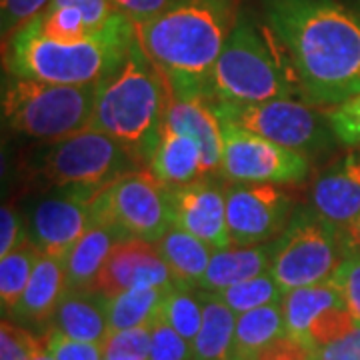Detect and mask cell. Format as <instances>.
Wrapping results in <instances>:
<instances>
[{
	"label": "cell",
	"instance_id": "cell-11",
	"mask_svg": "<svg viewBox=\"0 0 360 360\" xmlns=\"http://www.w3.org/2000/svg\"><path fill=\"white\" fill-rule=\"evenodd\" d=\"M224 155L220 176L226 182L298 184L310 174L309 156L262 139L255 132L222 122Z\"/></svg>",
	"mask_w": 360,
	"mask_h": 360
},
{
	"label": "cell",
	"instance_id": "cell-28",
	"mask_svg": "<svg viewBox=\"0 0 360 360\" xmlns=\"http://www.w3.org/2000/svg\"><path fill=\"white\" fill-rule=\"evenodd\" d=\"M39 258L40 250L28 240L14 248L13 252L0 257V304L4 316H11L18 307Z\"/></svg>",
	"mask_w": 360,
	"mask_h": 360
},
{
	"label": "cell",
	"instance_id": "cell-19",
	"mask_svg": "<svg viewBox=\"0 0 360 360\" xmlns=\"http://www.w3.org/2000/svg\"><path fill=\"white\" fill-rule=\"evenodd\" d=\"M51 328L77 340L104 345L110 335L106 296L96 290H66L52 314Z\"/></svg>",
	"mask_w": 360,
	"mask_h": 360
},
{
	"label": "cell",
	"instance_id": "cell-32",
	"mask_svg": "<svg viewBox=\"0 0 360 360\" xmlns=\"http://www.w3.org/2000/svg\"><path fill=\"white\" fill-rule=\"evenodd\" d=\"M148 360H194L193 345L168 324L156 316L150 324V352Z\"/></svg>",
	"mask_w": 360,
	"mask_h": 360
},
{
	"label": "cell",
	"instance_id": "cell-6",
	"mask_svg": "<svg viewBox=\"0 0 360 360\" xmlns=\"http://www.w3.org/2000/svg\"><path fill=\"white\" fill-rule=\"evenodd\" d=\"M144 168L122 142L86 129L56 142H40L26 156L22 172L30 186L54 191L63 186L104 188L112 180Z\"/></svg>",
	"mask_w": 360,
	"mask_h": 360
},
{
	"label": "cell",
	"instance_id": "cell-15",
	"mask_svg": "<svg viewBox=\"0 0 360 360\" xmlns=\"http://www.w3.org/2000/svg\"><path fill=\"white\" fill-rule=\"evenodd\" d=\"M172 286L170 270L156 246L139 238H129L116 246L106 260L94 290L110 298L130 288L170 290Z\"/></svg>",
	"mask_w": 360,
	"mask_h": 360
},
{
	"label": "cell",
	"instance_id": "cell-35",
	"mask_svg": "<svg viewBox=\"0 0 360 360\" xmlns=\"http://www.w3.org/2000/svg\"><path fill=\"white\" fill-rule=\"evenodd\" d=\"M326 115L336 142L352 148L360 146V92L342 104L328 108Z\"/></svg>",
	"mask_w": 360,
	"mask_h": 360
},
{
	"label": "cell",
	"instance_id": "cell-23",
	"mask_svg": "<svg viewBox=\"0 0 360 360\" xmlns=\"http://www.w3.org/2000/svg\"><path fill=\"white\" fill-rule=\"evenodd\" d=\"M347 307L342 296L330 281L312 286H300L283 296L286 335L296 338L310 350V330L324 312ZM312 352V350H310Z\"/></svg>",
	"mask_w": 360,
	"mask_h": 360
},
{
	"label": "cell",
	"instance_id": "cell-38",
	"mask_svg": "<svg viewBox=\"0 0 360 360\" xmlns=\"http://www.w3.org/2000/svg\"><path fill=\"white\" fill-rule=\"evenodd\" d=\"M309 360H360V324L345 336L312 350Z\"/></svg>",
	"mask_w": 360,
	"mask_h": 360
},
{
	"label": "cell",
	"instance_id": "cell-31",
	"mask_svg": "<svg viewBox=\"0 0 360 360\" xmlns=\"http://www.w3.org/2000/svg\"><path fill=\"white\" fill-rule=\"evenodd\" d=\"M150 324L110 333L104 342V360H148Z\"/></svg>",
	"mask_w": 360,
	"mask_h": 360
},
{
	"label": "cell",
	"instance_id": "cell-37",
	"mask_svg": "<svg viewBox=\"0 0 360 360\" xmlns=\"http://www.w3.org/2000/svg\"><path fill=\"white\" fill-rule=\"evenodd\" d=\"M51 0H0V28L2 39H11L16 30L34 20Z\"/></svg>",
	"mask_w": 360,
	"mask_h": 360
},
{
	"label": "cell",
	"instance_id": "cell-30",
	"mask_svg": "<svg viewBox=\"0 0 360 360\" xmlns=\"http://www.w3.org/2000/svg\"><path fill=\"white\" fill-rule=\"evenodd\" d=\"M214 295L219 296L234 314H243V312L260 309L266 304L283 302L284 292L278 283L274 281V276L270 272H264L260 276L248 278L245 283L232 284Z\"/></svg>",
	"mask_w": 360,
	"mask_h": 360
},
{
	"label": "cell",
	"instance_id": "cell-18",
	"mask_svg": "<svg viewBox=\"0 0 360 360\" xmlns=\"http://www.w3.org/2000/svg\"><path fill=\"white\" fill-rule=\"evenodd\" d=\"M124 240H129V234L120 229L92 222V226L63 258L68 290H94L106 260Z\"/></svg>",
	"mask_w": 360,
	"mask_h": 360
},
{
	"label": "cell",
	"instance_id": "cell-3",
	"mask_svg": "<svg viewBox=\"0 0 360 360\" xmlns=\"http://www.w3.org/2000/svg\"><path fill=\"white\" fill-rule=\"evenodd\" d=\"M136 25L118 13L108 25L78 40L44 37L32 22L8 39L6 72L52 84H98L124 63L136 44Z\"/></svg>",
	"mask_w": 360,
	"mask_h": 360
},
{
	"label": "cell",
	"instance_id": "cell-2",
	"mask_svg": "<svg viewBox=\"0 0 360 360\" xmlns=\"http://www.w3.org/2000/svg\"><path fill=\"white\" fill-rule=\"evenodd\" d=\"M236 16V0H172L162 13L136 25V39L174 96H214L210 78Z\"/></svg>",
	"mask_w": 360,
	"mask_h": 360
},
{
	"label": "cell",
	"instance_id": "cell-4",
	"mask_svg": "<svg viewBox=\"0 0 360 360\" xmlns=\"http://www.w3.org/2000/svg\"><path fill=\"white\" fill-rule=\"evenodd\" d=\"M168 103L167 77L136 40L124 63L98 82L90 129L122 142L148 168L165 127Z\"/></svg>",
	"mask_w": 360,
	"mask_h": 360
},
{
	"label": "cell",
	"instance_id": "cell-8",
	"mask_svg": "<svg viewBox=\"0 0 360 360\" xmlns=\"http://www.w3.org/2000/svg\"><path fill=\"white\" fill-rule=\"evenodd\" d=\"M222 122L255 132L304 156L322 155L335 144L326 108L302 98H276L258 104H232L212 98Z\"/></svg>",
	"mask_w": 360,
	"mask_h": 360
},
{
	"label": "cell",
	"instance_id": "cell-20",
	"mask_svg": "<svg viewBox=\"0 0 360 360\" xmlns=\"http://www.w3.org/2000/svg\"><path fill=\"white\" fill-rule=\"evenodd\" d=\"M66 290L68 286H66L65 260L40 255L34 272L30 276V283L26 286L18 307L11 314V319L32 326L51 324L52 314Z\"/></svg>",
	"mask_w": 360,
	"mask_h": 360
},
{
	"label": "cell",
	"instance_id": "cell-22",
	"mask_svg": "<svg viewBox=\"0 0 360 360\" xmlns=\"http://www.w3.org/2000/svg\"><path fill=\"white\" fill-rule=\"evenodd\" d=\"M274 240L255 246H234L214 250L198 290L220 292L232 284L245 283L270 270Z\"/></svg>",
	"mask_w": 360,
	"mask_h": 360
},
{
	"label": "cell",
	"instance_id": "cell-36",
	"mask_svg": "<svg viewBox=\"0 0 360 360\" xmlns=\"http://www.w3.org/2000/svg\"><path fill=\"white\" fill-rule=\"evenodd\" d=\"M42 345L54 360H104V345L77 340L52 328Z\"/></svg>",
	"mask_w": 360,
	"mask_h": 360
},
{
	"label": "cell",
	"instance_id": "cell-25",
	"mask_svg": "<svg viewBox=\"0 0 360 360\" xmlns=\"http://www.w3.org/2000/svg\"><path fill=\"white\" fill-rule=\"evenodd\" d=\"M202 292V324L194 338V360H232L236 316L214 292Z\"/></svg>",
	"mask_w": 360,
	"mask_h": 360
},
{
	"label": "cell",
	"instance_id": "cell-24",
	"mask_svg": "<svg viewBox=\"0 0 360 360\" xmlns=\"http://www.w3.org/2000/svg\"><path fill=\"white\" fill-rule=\"evenodd\" d=\"M156 250L167 262L172 283L184 288H198L210 264L214 248L179 226H170L156 243Z\"/></svg>",
	"mask_w": 360,
	"mask_h": 360
},
{
	"label": "cell",
	"instance_id": "cell-33",
	"mask_svg": "<svg viewBox=\"0 0 360 360\" xmlns=\"http://www.w3.org/2000/svg\"><path fill=\"white\" fill-rule=\"evenodd\" d=\"M330 283L338 288L352 321L360 324V252H348L340 260Z\"/></svg>",
	"mask_w": 360,
	"mask_h": 360
},
{
	"label": "cell",
	"instance_id": "cell-43",
	"mask_svg": "<svg viewBox=\"0 0 360 360\" xmlns=\"http://www.w3.org/2000/svg\"><path fill=\"white\" fill-rule=\"evenodd\" d=\"M34 360H54V359H52V356H49V354H46V350L42 348V350H40L39 354L34 356Z\"/></svg>",
	"mask_w": 360,
	"mask_h": 360
},
{
	"label": "cell",
	"instance_id": "cell-1",
	"mask_svg": "<svg viewBox=\"0 0 360 360\" xmlns=\"http://www.w3.org/2000/svg\"><path fill=\"white\" fill-rule=\"evenodd\" d=\"M272 39L307 103L333 108L360 92V6L345 0H266Z\"/></svg>",
	"mask_w": 360,
	"mask_h": 360
},
{
	"label": "cell",
	"instance_id": "cell-40",
	"mask_svg": "<svg viewBox=\"0 0 360 360\" xmlns=\"http://www.w3.org/2000/svg\"><path fill=\"white\" fill-rule=\"evenodd\" d=\"M310 350L292 336L284 335L274 345H270L264 352L258 354L257 360H309Z\"/></svg>",
	"mask_w": 360,
	"mask_h": 360
},
{
	"label": "cell",
	"instance_id": "cell-17",
	"mask_svg": "<svg viewBox=\"0 0 360 360\" xmlns=\"http://www.w3.org/2000/svg\"><path fill=\"white\" fill-rule=\"evenodd\" d=\"M212 98L214 96H205V94L174 96L170 92L165 124L198 142L205 160V174L220 176L224 141H222V124L219 115L214 112Z\"/></svg>",
	"mask_w": 360,
	"mask_h": 360
},
{
	"label": "cell",
	"instance_id": "cell-29",
	"mask_svg": "<svg viewBox=\"0 0 360 360\" xmlns=\"http://www.w3.org/2000/svg\"><path fill=\"white\" fill-rule=\"evenodd\" d=\"M202 292L198 288H184L174 284L165 295L160 319L167 321L182 338L193 345L202 324Z\"/></svg>",
	"mask_w": 360,
	"mask_h": 360
},
{
	"label": "cell",
	"instance_id": "cell-16",
	"mask_svg": "<svg viewBox=\"0 0 360 360\" xmlns=\"http://www.w3.org/2000/svg\"><path fill=\"white\" fill-rule=\"evenodd\" d=\"M310 208L338 231L359 219L360 153L338 156L316 174L310 186Z\"/></svg>",
	"mask_w": 360,
	"mask_h": 360
},
{
	"label": "cell",
	"instance_id": "cell-42",
	"mask_svg": "<svg viewBox=\"0 0 360 360\" xmlns=\"http://www.w3.org/2000/svg\"><path fill=\"white\" fill-rule=\"evenodd\" d=\"M342 234V245L348 252H360V217L354 222H350L347 229L340 231Z\"/></svg>",
	"mask_w": 360,
	"mask_h": 360
},
{
	"label": "cell",
	"instance_id": "cell-26",
	"mask_svg": "<svg viewBox=\"0 0 360 360\" xmlns=\"http://www.w3.org/2000/svg\"><path fill=\"white\" fill-rule=\"evenodd\" d=\"M286 335L283 302L266 304L236 316L234 354L232 359L257 360L270 345Z\"/></svg>",
	"mask_w": 360,
	"mask_h": 360
},
{
	"label": "cell",
	"instance_id": "cell-7",
	"mask_svg": "<svg viewBox=\"0 0 360 360\" xmlns=\"http://www.w3.org/2000/svg\"><path fill=\"white\" fill-rule=\"evenodd\" d=\"M96 86L52 84L6 72L2 80V118L6 127L32 141H63L90 129Z\"/></svg>",
	"mask_w": 360,
	"mask_h": 360
},
{
	"label": "cell",
	"instance_id": "cell-21",
	"mask_svg": "<svg viewBox=\"0 0 360 360\" xmlns=\"http://www.w3.org/2000/svg\"><path fill=\"white\" fill-rule=\"evenodd\" d=\"M148 168L170 188H180L196 180L208 179L198 142L167 124L160 130V139Z\"/></svg>",
	"mask_w": 360,
	"mask_h": 360
},
{
	"label": "cell",
	"instance_id": "cell-41",
	"mask_svg": "<svg viewBox=\"0 0 360 360\" xmlns=\"http://www.w3.org/2000/svg\"><path fill=\"white\" fill-rule=\"evenodd\" d=\"M115 2L134 25H141L150 20L158 13H162L172 0H115Z\"/></svg>",
	"mask_w": 360,
	"mask_h": 360
},
{
	"label": "cell",
	"instance_id": "cell-27",
	"mask_svg": "<svg viewBox=\"0 0 360 360\" xmlns=\"http://www.w3.org/2000/svg\"><path fill=\"white\" fill-rule=\"evenodd\" d=\"M168 290L162 288H130L106 298L110 333L146 326L156 321Z\"/></svg>",
	"mask_w": 360,
	"mask_h": 360
},
{
	"label": "cell",
	"instance_id": "cell-10",
	"mask_svg": "<svg viewBox=\"0 0 360 360\" xmlns=\"http://www.w3.org/2000/svg\"><path fill=\"white\" fill-rule=\"evenodd\" d=\"M92 222L110 224L129 238L156 245L174 226L172 188L150 168H136L98 191L92 202Z\"/></svg>",
	"mask_w": 360,
	"mask_h": 360
},
{
	"label": "cell",
	"instance_id": "cell-39",
	"mask_svg": "<svg viewBox=\"0 0 360 360\" xmlns=\"http://www.w3.org/2000/svg\"><path fill=\"white\" fill-rule=\"evenodd\" d=\"M25 240V220L13 205H4L0 210V257L13 252Z\"/></svg>",
	"mask_w": 360,
	"mask_h": 360
},
{
	"label": "cell",
	"instance_id": "cell-9",
	"mask_svg": "<svg viewBox=\"0 0 360 360\" xmlns=\"http://www.w3.org/2000/svg\"><path fill=\"white\" fill-rule=\"evenodd\" d=\"M347 257L342 234L312 208H296L290 222L274 240L270 274L283 292L330 281Z\"/></svg>",
	"mask_w": 360,
	"mask_h": 360
},
{
	"label": "cell",
	"instance_id": "cell-14",
	"mask_svg": "<svg viewBox=\"0 0 360 360\" xmlns=\"http://www.w3.org/2000/svg\"><path fill=\"white\" fill-rule=\"evenodd\" d=\"M174 226L191 232L214 250L231 248V232L226 220V180L208 176L172 188Z\"/></svg>",
	"mask_w": 360,
	"mask_h": 360
},
{
	"label": "cell",
	"instance_id": "cell-44",
	"mask_svg": "<svg viewBox=\"0 0 360 360\" xmlns=\"http://www.w3.org/2000/svg\"><path fill=\"white\" fill-rule=\"evenodd\" d=\"M354 4H356V6H360V0H354Z\"/></svg>",
	"mask_w": 360,
	"mask_h": 360
},
{
	"label": "cell",
	"instance_id": "cell-5",
	"mask_svg": "<svg viewBox=\"0 0 360 360\" xmlns=\"http://www.w3.org/2000/svg\"><path fill=\"white\" fill-rule=\"evenodd\" d=\"M210 86L214 98L232 104L302 98L295 75L270 30H260L245 11H238L231 37L212 70Z\"/></svg>",
	"mask_w": 360,
	"mask_h": 360
},
{
	"label": "cell",
	"instance_id": "cell-45",
	"mask_svg": "<svg viewBox=\"0 0 360 360\" xmlns=\"http://www.w3.org/2000/svg\"><path fill=\"white\" fill-rule=\"evenodd\" d=\"M232 360H245V359H232Z\"/></svg>",
	"mask_w": 360,
	"mask_h": 360
},
{
	"label": "cell",
	"instance_id": "cell-13",
	"mask_svg": "<svg viewBox=\"0 0 360 360\" xmlns=\"http://www.w3.org/2000/svg\"><path fill=\"white\" fill-rule=\"evenodd\" d=\"M295 214V200L281 184L226 182V220L232 246L276 240Z\"/></svg>",
	"mask_w": 360,
	"mask_h": 360
},
{
	"label": "cell",
	"instance_id": "cell-12",
	"mask_svg": "<svg viewBox=\"0 0 360 360\" xmlns=\"http://www.w3.org/2000/svg\"><path fill=\"white\" fill-rule=\"evenodd\" d=\"M101 188L63 186L40 196L25 219L26 240L40 255L65 258L92 226V202Z\"/></svg>",
	"mask_w": 360,
	"mask_h": 360
},
{
	"label": "cell",
	"instance_id": "cell-34",
	"mask_svg": "<svg viewBox=\"0 0 360 360\" xmlns=\"http://www.w3.org/2000/svg\"><path fill=\"white\" fill-rule=\"evenodd\" d=\"M44 345L25 326L2 321L0 326V360H34Z\"/></svg>",
	"mask_w": 360,
	"mask_h": 360
}]
</instances>
